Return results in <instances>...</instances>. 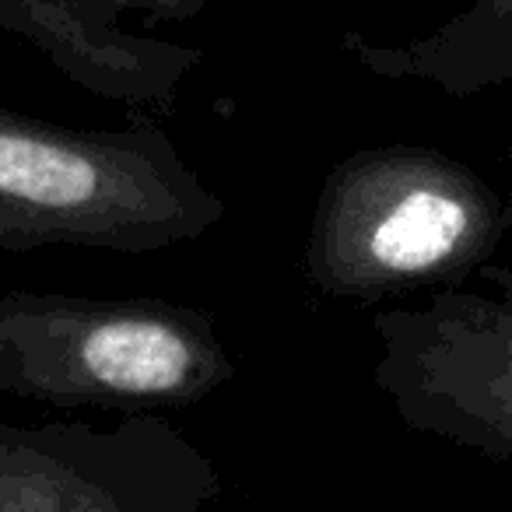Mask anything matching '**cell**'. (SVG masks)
I'll list each match as a JSON object with an SVG mask.
<instances>
[{
  "label": "cell",
  "mask_w": 512,
  "mask_h": 512,
  "mask_svg": "<svg viewBox=\"0 0 512 512\" xmlns=\"http://www.w3.org/2000/svg\"><path fill=\"white\" fill-rule=\"evenodd\" d=\"M512 228L481 172L428 144H376L323 179L302 246L309 288L334 302H386L463 288Z\"/></svg>",
  "instance_id": "cell-1"
},
{
  "label": "cell",
  "mask_w": 512,
  "mask_h": 512,
  "mask_svg": "<svg viewBox=\"0 0 512 512\" xmlns=\"http://www.w3.org/2000/svg\"><path fill=\"white\" fill-rule=\"evenodd\" d=\"M355 64L386 81H421L470 99L512 81V0H467V8L407 43L344 36Z\"/></svg>",
  "instance_id": "cell-7"
},
{
  "label": "cell",
  "mask_w": 512,
  "mask_h": 512,
  "mask_svg": "<svg viewBox=\"0 0 512 512\" xmlns=\"http://www.w3.org/2000/svg\"><path fill=\"white\" fill-rule=\"evenodd\" d=\"M239 372L214 316L158 295L0 292V390L43 407L183 411Z\"/></svg>",
  "instance_id": "cell-3"
},
{
  "label": "cell",
  "mask_w": 512,
  "mask_h": 512,
  "mask_svg": "<svg viewBox=\"0 0 512 512\" xmlns=\"http://www.w3.org/2000/svg\"><path fill=\"white\" fill-rule=\"evenodd\" d=\"M221 477L162 414L0 421V512H204Z\"/></svg>",
  "instance_id": "cell-5"
},
{
  "label": "cell",
  "mask_w": 512,
  "mask_h": 512,
  "mask_svg": "<svg viewBox=\"0 0 512 512\" xmlns=\"http://www.w3.org/2000/svg\"><path fill=\"white\" fill-rule=\"evenodd\" d=\"M0 32L43 50L85 92L151 113H172L183 81L204 64L197 46L127 32L85 0H0Z\"/></svg>",
  "instance_id": "cell-6"
},
{
  "label": "cell",
  "mask_w": 512,
  "mask_h": 512,
  "mask_svg": "<svg viewBox=\"0 0 512 512\" xmlns=\"http://www.w3.org/2000/svg\"><path fill=\"white\" fill-rule=\"evenodd\" d=\"M372 383L411 432L512 467V295L446 288L372 320Z\"/></svg>",
  "instance_id": "cell-4"
},
{
  "label": "cell",
  "mask_w": 512,
  "mask_h": 512,
  "mask_svg": "<svg viewBox=\"0 0 512 512\" xmlns=\"http://www.w3.org/2000/svg\"><path fill=\"white\" fill-rule=\"evenodd\" d=\"M509 207H512V176H509Z\"/></svg>",
  "instance_id": "cell-9"
},
{
  "label": "cell",
  "mask_w": 512,
  "mask_h": 512,
  "mask_svg": "<svg viewBox=\"0 0 512 512\" xmlns=\"http://www.w3.org/2000/svg\"><path fill=\"white\" fill-rule=\"evenodd\" d=\"M92 8L106 11V15H120V11H151V15L162 18H183V15H197L207 0H85Z\"/></svg>",
  "instance_id": "cell-8"
},
{
  "label": "cell",
  "mask_w": 512,
  "mask_h": 512,
  "mask_svg": "<svg viewBox=\"0 0 512 512\" xmlns=\"http://www.w3.org/2000/svg\"><path fill=\"white\" fill-rule=\"evenodd\" d=\"M225 214L158 123L85 130L0 106V249L141 256L200 239Z\"/></svg>",
  "instance_id": "cell-2"
}]
</instances>
